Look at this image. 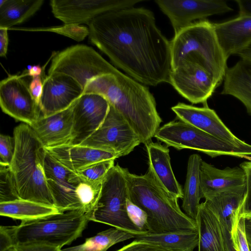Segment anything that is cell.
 Here are the masks:
<instances>
[{
    "instance_id": "obj_12",
    "label": "cell",
    "mask_w": 251,
    "mask_h": 251,
    "mask_svg": "<svg viewBox=\"0 0 251 251\" xmlns=\"http://www.w3.org/2000/svg\"><path fill=\"white\" fill-rule=\"evenodd\" d=\"M169 83L193 104L208 105L207 100L218 87L211 74L201 64L182 62L172 68Z\"/></svg>"
},
{
    "instance_id": "obj_5",
    "label": "cell",
    "mask_w": 251,
    "mask_h": 251,
    "mask_svg": "<svg viewBox=\"0 0 251 251\" xmlns=\"http://www.w3.org/2000/svg\"><path fill=\"white\" fill-rule=\"evenodd\" d=\"M170 43L172 68L182 62H195L211 74L218 87L223 82L228 59L213 23L206 19L194 22L175 34Z\"/></svg>"
},
{
    "instance_id": "obj_14",
    "label": "cell",
    "mask_w": 251,
    "mask_h": 251,
    "mask_svg": "<svg viewBox=\"0 0 251 251\" xmlns=\"http://www.w3.org/2000/svg\"><path fill=\"white\" fill-rule=\"evenodd\" d=\"M155 2L169 19L175 34L194 22L233 10L224 0H156Z\"/></svg>"
},
{
    "instance_id": "obj_38",
    "label": "cell",
    "mask_w": 251,
    "mask_h": 251,
    "mask_svg": "<svg viewBox=\"0 0 251 251\" xmlns=\"http://www.w3.org/2000/svg\"><path fill=\"white\" fill-rule=\"evenodd\" d=\"M116 251H173L160 245L134 240Z\"/></svg>"
},
{
    "instance_id": "obj_10",
    "label": "cell",
    "mask_w": 251,
    "mask_h": 251,
    "mask_svg": "<svg viewBox=\"0 0 251 251\" xmlns=\"http://www.w3.org/2000/svg\"><path fill=\"white\" fill-rule=\"evenodd\" d=\"M119 70L91 47L81 44L69 47L53 56L48 75L61 73L73 77L83 88L88 81Z\"/></svg>"
},
{
    "instance_id": "obj_6",
    "label": "cell",
    "mask_w": 251,
    "mask_h": 251,
    "mask_svg": "<svg viewBox=\"0 0 251 251\" xmlns=\"http://www.w3.org/2000/svg\"><path fill=\"white\" fill-rule=\"evenodd\" d=\"M47 184L55 206L61 212L79 210L92 217L99 199L101 182H92L66 167L47 150L45 163Z\"/></svg>"
},
{
    "instance_id": "obj_17",
    "label": "cell",
    "mask_w": 251,
    "mask_h": 251,
    "mask_svg": "<svg viewBox=\"0 0 251 251\" xmlns=\"http://www.w3.org/2000/svg\"><path fill=\"white\" fill-rule=\"evenodd\" d=\"M39 102L41 116L48 117L70 107L83 94L81 86L71 76L53 73L43 79Z\"/></svg>"
},
{
    "instance_id": "obj_43",
    "label": "cell",
    "mask_w": 251,
    "mask_h": 251,
    "mask_svg": "<svg viewBox=\"0 0 251 251\" xmlns=\"http://www.w3.org/2000/svg\"><path fill=\"white\" fill-rule=\"evenodd\" d=\"M238 6L239 15H251V0H236Z\"/></svg>"
},
{
    "instance_id": "obj_35",
    "label": "cell",
    "mask_w": 251,
    "mask_h": 251,
    "mask_svg": "<svg viewBox=\"0 0 251 251\" xmlns=\"http://www.w3.org/2000/svg\"><path fill=\"white\" fill-rule=\"evenodd\" d=\"M230 237L235 251H250L244 218L240 217L233 226L230 231Z\"/></svg>"
},
{
    "instance_id": "obj_15",
    "label": "cell",
    "mask_w": 251,
    "mask_h": 251,
    "mask_svg": "<svg viewBox=\"0 0 251 251\" xmlns=\"http://www.w3.org/2000/svg\"><path fill=\"white\" fill-rule=\"evenodd\" d=\"M141 0H52L54 16L64 24L88 25L97 16L109 11L134 7Z\"/></svg>"
},
{
    "instance_id": "obj_33",
    "label": "cell",
    "mask_w": 251,
    "mask_h": 251,
    "mask_svg": "<svg viewBox=\"0 0 251 251\" xmlns=\"http://www.w3.org/2000/svg\"><path fill=\"white\" fill-rule=\"evenodd\" d=\"M115 159L94 163L77 173L85 180L96 182L102 181L109 171L115 165Z\"/></svg>"
},
{
    "instance_id": "obj_36",
    "label": "cell",
    "mask_w": 251,
    "mask_h": 251,
    "mask_svg": "<svg viewBox=\"0 0 251 251\" xmlns=\"http://www.w3.org/2000/svg\"><path fill=\"white\" fill-rule=\"evenodd\" d=\"M126 211L133 224L145 233H149V228L147 213L138 206L133 203L128 198L126 200Z\"/></svg>"
},
{
    "instance_id": "obj_27",
    "label": "cell",
    "mask_w": 251,
    "mask_h": 251,
    "mask_svg": "<svg viewBox=\"0 0 251 251\" xmlns=\"http://www.w3.org/2000/svg\"><path fill=\"white\" fill-rule=\"evenodd\" d=\"M201 157L198 154L190 156L188 160L186 180L183 189L182 207L189 217L196 220L202 197L200 168Z\"/></svg>"
},
{
    "instance_id": "obj_51",
    "label": "cell",
    "mask_w": 251,
    "mask_h": 251,
    "mask_svg": "<svg viewBox=\"0 0 251 251\" xmlns=\"http://www.w3.org/2000/svg\"></svg>"
},
{
    "instance_id": "obj_40",
    "label": "cell",
    "mask_w": 251,
    "mask_h": 251,
    "mask_svg": "<svg viewBox=\"0 0 251 251\" xmlns=\"http://www.w3.org/2000/svg\"><path fill=\"white\" fill-rule=\"evenodd\" d=\"M17 251H61L62 249L49 245L30 243L15 246Z\"/></svg>"
},
{
    "instance_id": "obj_20",
    "label": "cell",
    "mask_w": 251,
    "mask_h": 251,
    "mask_svg": "<svg viewBox=\"0 0 251 251\" xmlns=\"http://www.w3.org/2000/svg\"><path fill=\"white\" fill-rule=\"evenodd\" d=\"M73 104L52 115L41 116L30 126L46 149L70 145L72 137Z\"/></svg>"
},
{
    "instance_id": "obj_37",
    "label": "cell",
    "mask_w": 251,
    "mask_h": 251,
    "mask_svg": "<svg viewBox=\"0 0 251 251\" xmlns=\"http://www.w3.org/2000/svg\"><path fill=\"white\" fill-rule=\"evenodd\" d=\"M14 137L1 134L0 135V164L10 166L15 151Z\"/></svg>"
},
{
    "instance_id": "obj_29",
    "label": "cell",
    "mask_w": 251,
    "mask_h": 251,
    "mask_svg": "<svg viewBox=\"0 0 251 251\" xmlns=\"http://www.w3.org/2000/svg\"><path fill=\"white\" fill-rule=\"evenodd\" d=\"M134 238V240L155 244L173 251H194L199 245V234L198 229L147 233L136 236Z\"/></svg>"
},
{
    "instance_id": "obj_7",
    "label": "cell",
    "mask_w": 251,
    "mask_h": 251,
    "mask_svg": "<svg viewBox=\"0 0 251 251\" xmlns=\"http://www.w3.org/2000/svg\"><path fill=\"white\" fill-rule=\"evenodd\" d=\"M90 221L82 211H67L8 228L15 246L39 243L62 249L81 237Z\"/></svg>"
},
{
    "instance_id": "obj_21",
    "label": "cell",
    "mask_w": 251,
    "mask_h": 251,
    "mask_svg": "<svg viewBox=\"0 0 251 251\" xmlns=\"http://www.w3.org/2000/svg\"><path fill=\"white\" fill-rule=\"evenodd\" d=\"M220 45L228 59L251 46V15L213 23Z\"/></svg>"
},
{
    "instance_id": "obj_42",
    "label": "cell",
    "mask_w": 251,
    "mask_h": 251,
    "mask_svg": "<svg viewBox=\"0 0 251 251\" xmlns=\"http://www.w3.org/2000/svg\"><path fill=\"white\" fill-rule=\"evenodd\" d=\"M8 46V28L0 27V56L5 57Z\"/></svg>"
},
{
    "instance_id": "obj_41",
    "label": "cell",
    "mask_w": 251,
    "mask_h": 251,
    "mask_svg": "<svg viewBox=\"0 0 251 251\" xmlns=\"http://www.w3.org/2000/svg\"><path fill=\"white\" fill-rule=\"evenodd\" d=\"M29 88L32 96L39 105L43 89V80L42 76L32 77L29 84Z\"/></svg>"
},
{
    "instance_id": "obj_24",
    "label": "cell",
    "mask_w": 251,
    "mask_h": 251,
    "mask_svg": "<svg viewBox=\"0 0 251 251\" xmlns=\"http://www.w3.org/2000/svg\"><path fill=\"white\" fill-rule=\"evenodd\" d=\"M46 150L60 163L75 172L99 162L118 158L111 153L79 145H67Z\"/></svg>"
},
{
    "instance_id": "obj_1",
    "label": "cell",
    "mask_w": 251,
    "mask_h": 251,
    "mask_svg": "<svg viewBox=\"0 0 251 251\" xmlns=\"http://www.w3.org/2000/svg\"><path fill=\"white\" fill-rule=\"evenodd\" d=\"M88 25L91 42L130 77L148 86L169 83L171 43L151 11L132 7L109 11Z\"/></svg>"
},
{
    "instance_id": "obj_23",
    "label": "cell",
    "mask_w": 251,
    "mask_h": 251,
    "mask_svg": "<svg viewBox=\"0 0 251 251\" xmlns=\"http://www.w3.org/2000/svg\"><path fill=\"white\" fill-rule=\"evenodd\" d=\"M246 193L244 185L219 192L205 200L206 204L218 214L230 234L243 211Z\"/></svg>"
},
{
    "instance_id": "obj_48",
    "label": "cell",
    "mask_w": 251,
    "mask_h": 251,
    "mask_svg": "<svg viewBox=\"0 0 251 251\" xmlns=\"http://www.w3.org/2000/svg\"><path fill=\"white\" fill-rule=\"evenodd\" d=\"M5 251H17L15 249V246H14L13 247L8 249V250H7Z\"/></svg>"
},
{
    "instance_id": "obj_8",
    "label": "cell",
    "mask_w": 251,
    "mask_h": 251,
    "mask_svg": "<svg viewBox=\"0 0 251 251\" xmlns=\"http://www.w3.org/2000/svg\"><path fill=\"white\" fill-rule=\"evenodd\" d=\"M125 169L117 164L103 178L90 221L107 225L136 236L146 233L133 224L127 213L128 188Z\"/></svg>"
},
{
    "instance_id": "obj_22",
    "label": "cell",
    "mask_w": 251,
    "mask_h": 251,
    "mask_svg": "<svg viewBox=\"0 0 251 251\" xmlns=\"http://www.w3.org/2000/svg\"><path fill=\"white\" fill-rule=\"evenodd\" d=\"M200 180L202 197L205 200L219 192L246 185V176L241 167L219 169L202 160Z\"/></svg>"
},
{
    "instance_id": "obj_11",
    "label": "cell",
    "mask_w": 251,
    "mask_h": 251,
    "mask_svg": "<svg viewBox=\"0 0 251 251\" xmlns=\"http://www.w3.org/2000/svg\"><path fill=\"white\" fill-rule=\"evenodd\" d=\"M141 143L139 136L128 122L110 105L102 124L79 146L103 151L119 158L128 154Z\"/></svg>"
},
{
    "instance_id": "obj_18",
    "label": "cell",
    "mask_w": 251,
    "mask_h": 251,
    "mask_svg": "<svg viewBox=\"0 0 251 251\" xmlns=\"http://www.w3.org/2000/svg\"><path fill=\"white\" fill-rule=\"evenodd\" d=\"M176 118L237 147L251 150V145L240 140L228 128L216 112L208 105L199 107L179 102L171 108Z\"/></svg>"
},
{
    "instance_id": "obj_50",
    "label": "cell",
    "mask_w": 251,
    "mask_h": 251,
    "mask_svg": "<svg viewBox=\"0 0 251 251\" xmlns=\"http://www.w3.org/2000/svg\"><path fill=\"white\" fill-rule=\"evenodd\" d=\"M243 158H248L251 159V157H248V156H244Z\"/></svg>"
},
{
    "instance_id": "obj_2",
    "label": "cell",
    "mask_w": 251,
    "mask_h": 251,
    "mask_svg": "<svg viewBox=\"0 0 251 251\" xmlns=\"http://www.w3.org/2000/svg\"><path fill=\"white\" fill-rule=\"evenodd\" d=\"M91 93L104 97L128 122L141 143L151 141L162 120L148 88L119 71L88 81L83 94Z\"/></svg>"
},
{
    "instance_id": "obj_4",
    "label": "cell",
    "mask_w": 251,
    "mask_h": 251,
    "mask_svg": "<svg viewBox=\"0 0 251 251\" xmlns=\"http://www.w3.org/2000/svg\"><path fill=\"white\" fill-rule=\"evenodd\" d=\"M13 137L15 151L10 167L20 198L55 206L45 173L46 149L27 124L15 127Z\"/></svg>"
},
{
    "instance_id": "obj_28",
    "label": "cell",
    "mask_w": 251,
    "mask_h": 251,
    "mask_svg": "<svg viewBox=\"0 0 251 251\" xmlns=\"http://www.w3.org/2000/svg\"><path fill=\"white\" fill-rule=\"evenodd\" d=\"M55 206L20 199L0 203V215L21 221H32L60 213Z\"/></svg>"
},
{
    "instance_id": "obj_45",
    "label": "cell",
    "mask_w": 251,
    "mask_h": 251,
    "mask_svg": "<svg viewBox=\"0 0 251 251\" xmlns=\"http://www.w3.org/2000/svg\"><path fill=\"white\" fill-rule=\"evenodd\" d=\"M238 55L240 59L251 61V46L239 53Z\"/></svg>"
},
{
    "instance_id": "obj_26",
    "label": "cell",
    "mask_w": 251,
    "mask_h": 251,
    "mask_svg": "<svg viewBox=\"0 0 251 251\" xmlns=\"http://www.w3.org/2000/svg\"><path fill=\"white\" fill-rule=\"evenodd\" d=\"M151 166L164 187L178 199H182L183 189L173 173L167 146L151 141L145 144Z\"/></svg>"
},
{
    "instance_id": "obj_31",
    "label": "cell",
    "mask_w": 251,
    "mask_h": 251,
    "mask_svg": "<svg viewBox=\"0 0 251 251\" xmlns=\"http://www.w3.org/2000/svg\"><path fill=\"white\" fill-rule=\"evenodd\" d=\"M135 237L121 229L111 228L86 238L80 245L63 249L61 251H106L114 245Z\"/></svg>"
},
{
    "instance_id": "obj_44",
    "label": "cell",
    "mask_w": 251,
    "mask_h": 251,
    "mask_svg": "<svg viewBox=\"0 0 251 251\" xmlns=\"http://www.w3.org/2000/svg\"><path fill=\"white\" fill-rule=\"evenodd\" d=\"M43 74L42 68L39 65H35L29 67L26 75L33 77L37 76H42Z\"/></svg>"
},
{
    "instance_id": "obj_19",
    "label": "cell",
    "mask_w": 251,
    "mask_h": 251,
    "mask_svg": "<svg viewBox=\"0 0 251 251\" xmlns=\"http://www.w3.org/2000/svg\"><path fill=\"white\" fill-rule=\"evenodd\" d=\"M196 221L199 234L198 251H235L230 233L218 214L205 202L200 205Z\"/></svg>"
},
{
    "instance_id": "obj_49",
    "label": "cell",
    "mask_w": 251,
    "mask_h": 251,
    "mask_svg": "<svg viewBox=\"0 0 251 251\" xmlns=\"http://www.w3.org/2000/svg\"><path fill=\"white\" fill-rule=\"evenodd\" d=\"M249 245L250 251H251V244L249 243Z\"/></svg>"
},
{
    "instance_id": "obj_13",
    "label": "cell",
    "mask_w": 251,
    "mask_h": 251,
    "mask_svg": "<svg viewBox=\"0 0 251 251\" xmlns=\"http://www.w3.org/2000/svg\"><path fill=\"white\" fill-rule=\"evenodd\" d=\"M0 106L4 113L30 126L41 116L22 75H10L0 82Z\"/></svg>"
},
{
    "instance_id": "obj_46",
    "label": "cell",
    "mask_w": 251,
    "mask_h": 251,
    "mask_svg": "<svg viewBox=\"0 0 251 251\" xmlns=\"http://www.w3.org/2000/svg\"><path fill=\"white\" fill-rule=\"evenodd\" d=\"M246 233L248 243L251 244V223L245 220Z\"/></svg>"
},
{
    "instance_id": "obj_30",
    "label": "cell",
    "mask_w": 251,
    "mask_h": 251,
    "mask_svg": "<svg viewBox=\"0 0 251 251\" xmlns=\"http://www.w3.org/2000/svg\"><path fill=\"white\" fill-rule=\"evenodd\" d=\"M44 0H0V27L9 28L34 15Z\"/></svg>"
},
{
    "instance_id": "obj_25",
    "label": "cell",
    "mask_w": 251,
    "mask_h": 251,
    "mask_svg": "<svg viewBox=\"0 0 251 251\" xmlns=\"http://www.w3.org/2000/svg\"><path fill=\"white\" fill-rule=\"evenodd\" d=\"M223 82L221 94L239 100L251 116V61L240 59L227 67Z\"/></svg>"
},
{
    "instance_id": "obj_34",
    "label": "cell",
    "mask_w": 251,
    "mask_h": 251,
    "mask_svg": "<svg viewBox=\"0 0 251 251\" xmlns=\"http://www.w3.org/2000/svg\"><path fill=\"white\" fill-rule=\"evenodd\" d=\"M42 30L55 32L81 41L89 35V28L85 26L76 24H64L63 25L51 27Z\"/></svg>"
},
{
    "instance_id": "obj_32",
    "label": "cell",
    "mask_w": 251,
    "mask_h": 251,
    "mask_svg": "<svg viewBox=\"0 0 251 251\" xmlns=\"http://www.w3.org/2000/svg\"><path fill=\"white\" fill-rule=\"evenodd\" d=\"M21 199L10 166L0 164V203Z\"/></svg>"
},
{
    "instance_id": "obj_47",
    "label": "cell",
    "mask_w": 251,
    "mask_h": 251,
    "mask_svg": "<svg viewBox=\"0 0 251 251\" xmlns=\"http://www.w3.org/2000/svg\"><path fill=\"white\" fill-rule=\"evenodd\" d=\"M240 217L244 218L246 221L251 223V211L243 212L240 214Z\"/></svg>"
},
{
    "instance_id": "obj_16",
    "label": "cell",
    "mask_w": 251,
    "mask_h": 251,
    "mask_svg": "<svg viewBox=\"0 0 251 251\" xmlns=\"http://www.w3.org/2000/svg\"><path fill=\"white\" fill-rule=\"evenodd\" d=\"M109 108V103L102 96L92 93L83 94L73 105V130L70 145H79L91 136L104 121Z\"/></svg>"
},
{
    "instance_id": "obj_39",
    "label": "cell",
    "mask_w": 251,
    "mask_h": 251,
    "mask_svg": "<svg viewBox=\"0 0 251 251\" xmlns=\"http://www.w3.org/2000/svg\"><path fill=\"white\" fill-rule=\"evenodd\" d=\"M240 167L244 170L246 176V193L243 212H247L251 211V161L244 162Z\"/></svg>"
},
{
    "instance_id": "obj_3",
    "label": "cell",
    "mask_w": 251,
    "mask_h": 251,
    "mask_svg": "<svg viewBox=\"0 0 251 251\" xmlns=\"http://www.w3.org/2000/svg\"><path fill=\"white\" fill-rule=\"evenodd\" d=\"M125 171L128 198L147 213L149 233L198 229L196 221L182 212L178 199L164 187L151 166L143 175Z\"/></svg>"
},
{
    "instance_id": "obj_9",
    "label": "cell",
    "mask_w": 251,
    "mask_h": 251,
    "mask_svg": "<svg viewBox=\"0 0 251 251\" xmlns=\"http://www.w3.org/2000/svg\"><path fill=\"white\" fill-rule=\"evenodd\" d=\"M154 137L178 150L192 149L213 158L221 155L244 157L251 150L237 147L181 120H173L159 127Z\"/></svg>"
}]
</instances>
